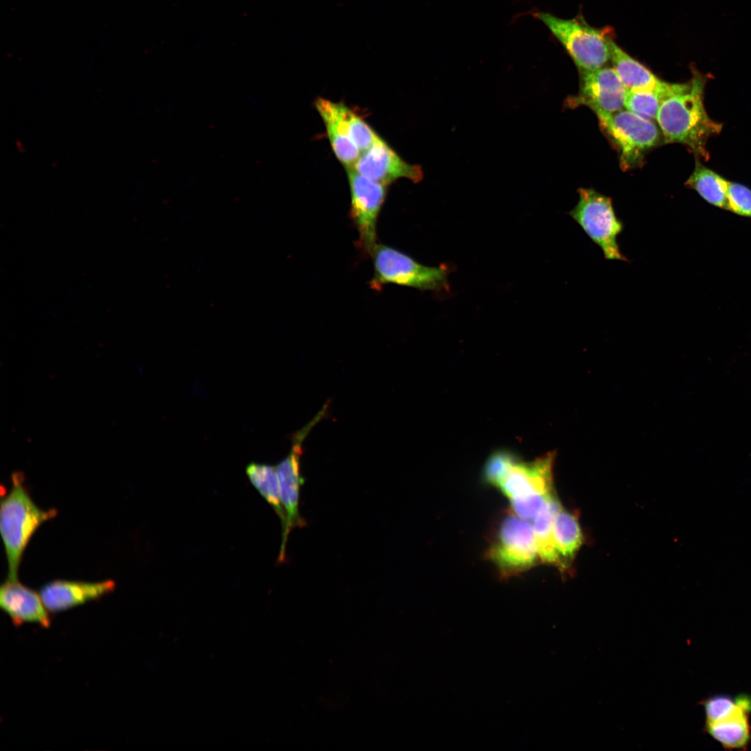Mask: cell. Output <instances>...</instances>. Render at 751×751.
Here are the masks:
<instances>
[{
  "mask_svg": "<svg viewBox=\"0 0 751 751\" xmlns=\"http://www.w3.org/2000/svg\"><path fill=\"white\" fill-rule=\"evenodd\" d=\"M691 77L684 83H671L656 120L666 143L686 146L695 159L707 161L709 139L718 136L723 124L711 119L704 106L705 88L709 74L691 66Z\"/></svg>",
  "mask_w": 751,
  "mask_h": 751,
  "instance_id": "1",
  "label": "cell"
},
{
  "mask_svg": "<svg viewBox=\"0 0 751 751\" xmlns=\"http://www.w3.org/2000/svg\"><path fill=\"white\" fill-rule=\"evenodd\" d=\"M23 474H12L13 485L1 499L0 531L8 562V577L18 579L24 550L35 531L57 514L55 508L43 510L31 499L23 485Z\"/></svg>",
  "mask_w": 751,
  "mask_h": 751,
  "instance_id": "2",
  "label": "cell"
},
{
  "mask_svg": "<svg viewBox=\"0 0 751 751\" xmlns=\"http://www.w3.org/2000/svg\"><path fill=\"white\" fill-rule=\"evenodd\" d=\"M533 16L547 27L579 70L601 68L611 60L613 40L606 31L579 17L565 19L542 11L533 12Z\"/></svg>",
  "mask_w": 751,
  "mask_h": 751,
  "instance_id": "3",
  "label": "cell"
},
{
  "mask_svg": "<svg viewBox=\"0 0 751 751\" xmlns=\"http://www.w3.org/2000/svg\"><path fill=\"white\" fill-rule=\"evenodd\" d=\"M371 256L373 275V289L387 284L413 287L421 290H440L448 287L446 267L421 264L409 255L393 247L378 243Z\"/></svg>",
  "mask_w": 751,
  "mask_h": 751,
  "instance_id": "4",
  "label": "cell"
},
{
  "mask_svg": "<svg viewBox=\"0 0 751 751\" xmlns=\"http://www.w3.org/2000/svg\"><path fill=\"white\" fill-rule=\"evenodd\" d=\"M578 193V203L569 215L601 248L606 259L628 261L617 242L624 223L616 216L611 198L592 188H581Z\"/></svg>",
  "mask_w": 751,
  "mask_h": 751,
  "instance_id": "5",
  "label": "cell"
},
{
  "mask_svg": "<svg viewBox=\"0 0 751 751\" xmlns=\"http://www.w3.org/2000/svg\"><path fill=\"white\" fill-rule=\"evenodd\" d=\"M597 116L601 129L617 146L623 168L639 165L660 140L659 127L653 121L627 109Z\"/></svg>",
  "mask_w": 751,
  "mask_h": 751,
  "instance_id": "6",
  "label": "cell"
},
{
  "mask_svg": "<svg viewBox=\"0 0 751 751\" xmlns=\"http://www.w3.org/2000/svg\"><path fill=\"white\" fill-rule=\"evenodd\" d=\"M488 556L505 576L521 573L532 567L539 555L531 522L515 514L506 516L501 523Z\"/></svg>",
  "mask_w": 751,
  "mask_h": 751,
  "instance_id": "7",
  "label": "cell"
},
{
  "mask_svg": "<svg viewBox=\"0 0 751 751\" xmlns=\"http://www.w3.org/2000/svg\"><path fill=\"white\" fill-rule=\"evenodd\" d=\"M350 192V217L358 232V245L371 256L377 243V223L387 186L346 168Z\"/></svg>",
  "mask_w": 751,
  "mask_h": 751,
  "instance_id": "8",
  "label": "cell"
},
{
  "mask_svg": "<svg viewBox=\"0 0 751 751\" xmlns=\"http://www.w3.org/2000/svg\"><path fill=\"white\" fill-rule=\"evenodd\" d=\"M580 86L570 106H586L596 115L611 113L624 108L627 89L613 67L579 70Z\"/></svg>",
  "mask_w": 751,
  "mask_h": 751,
  "instance_id": "9",
  "label": "cell"
},
{
  "mask_svg": "<svg viewBox=\"0 0 751 751\" xmlns=\"http://www.w3.org/2000/svg\"><path fill=\"white\" fill-rule=\"evenodd\" d=\"M306 432H301L296 438L290 453L276 467L282 505L284 511L285 521L282 526V539L278 556V562L285 560L286 544L291 531L296 527H303L306 522L299 511L300 487L304 479L300 474V442Z\"/></svg>",
  "mask_w": 751,
  "mask_h": 751,
  "instance_id": "10",
  "label": "cell"
},
{
  "mask_svg": "<svg viewBox=\"0 0 751 751\" xmlns=\"http://www.w3.org/2000/svg\"><path fill=\"white\" fill-rule=\"evenodd\" d=\"M555 452L530 462L515 459L498 488L510 501L552 494Z\"/></svg>",
  "mask_w": 751,
  "mask_h": 751,
  "instance_id": "11",
  "label": "cell"
},
{
  "mask_svg": "<svg viewBox=\"0 0 751 751\" xmlns=\"http://www.w3.org/2000/svg\"><path fill=\"white\" fill-rule=\"evenodd\" d=\"M352 168L387 186L401 178L418 183L423 177L420 165L405 161L380 137L360 154Z\"/></svg>",
  "mask_w": 751,
  "mask_h": 751,
  "instance_id": "12",
  "label": "cell"
},
{
  "mask_svg": "<svg viewBox=\"0 0 751 751\" xmlns=\"http://www.w3.org/2000/svg\"><path fill=\"white\" fill-rule=\"evenodd\" d=\"M114 581L97 582L55 580L44 585L40 595L47 609L52 613L67 610L111 593Z\"/></svg>",
  "mask_w": 751,
  "mask_h": 751,
  "instance_id": "13",
  "label": "cell"
},
{
  "mask_svg": "<svg viewBox=\"0 0 751 751\" xmlns=\"http://www.w3.org/2000/svg\"><path fill=\"white\" fill-rule=\"evenodd\" d=\"M0 606L15 626L24 622L37 623L48 628L51 624L49 611L40 594L22 584L18 579H7L0 588Z\"/></svg>",
  "mask_w": 751,
  "mask_h": 751,
  "instance_id": "14",
  "label": "cell"
},
{
  "mask_svg": "<svg viewBox=\"0 0 751 751\" xmlns=\"http://www.w3.org/2000/svg\"><path fill=\"white\" fill-rule=\"evenodd\" d=\"M738 697L734 709L718 720L705 722L706 733L729 750L745 749L751 741V696L740 694Z\"/></svg>",
  "mask_w": 751,
  "mask_h": 751,
  "instance_id": "15",
  "label": "cell"
},
{
  "mask_svg": "<svg viewBox=\"0 0 751 751\" xmlns=\"http://www.w3.org/2000/svg\"><path fill=\"white\" fill-rule=\"evenodd\" d=\"M314 106L321 118L334 155L346 168H353L361 152L350 138L335 108V102L318 97Z\"/></svg>",
  "mask_w": 751,
  "mask_h": 751,
  "instance_id": "16",
  "label": "cell"
},
{
  "mask_svg": "<svg viewBox=\"0 0 751 751\" xmlns=\"http://www.w3.org/2000/svg\"><path fill=\"white\" fill-rule=\"evenodd\" d=\"M611 60L613 69L627 90L655 88L663 82L645 65L626 53L613 40L611 42Z\"/></svg>",
  "mask_w": 751,
  "mask_h": 751,
  "instance_id": "17",
  "label": "cell"
},
{
  "mask_svg": "<svg viewBox=\"0 0 751 751\" xmlns=\"http://www.w3.org/2000/svg\"><path fill=\"white\" fill-rule=\"evenodd\" d=\"M728 179L706 167L696 159L694 170L685 186L695 191L709 204L727 210V186Z\"/></svg>",
  "mask_w": 751,
  "mask_h": 751,
  "instance_id": "18",
  "label": "cell"
},
{
  "mask_svg": "<svg viewBox=\"0 0 751 751\" xmlns=\"http://www.w3.org/2000/svg\"><path fill=\"white\" fill-rule=\"evenodd\" d=\"M562 508L560 501L552 494L532 520L539 558L543 562L558 565L560 562L554 540L553 522Z\"/></svg>",
  "mask_w": 751,
  "mask_h": 751,
  "instance_id": "19",
  "label": "cell"
},
{
  "mask_svg": "<svg viewBox=\"0 0 751 751\" xmlns=\"http://www.w3.org/2000/svg\"><path fill=\"white\" fill-rule=\"evenodd\" d=\"M553 536L563 567L568 560L573 558L583 541L577 517L562 508L554 519Z\"/></svg>",
  "mask_w": 751,
  "mask_h": 751,
  "instance_id": "20",
  "label": "cell"
},
{
  "mask_svg": "<svg viewBox=\"0 0 751 751\" xmlns=\"http://www.w3.org/2000/svg\"><path fill=\"white\" fill-rule=\"evenodd\" d=\"M246 474L252 484L273 508L283 526L285 515L281 502L275 468L268 465L250 463L246 467Z\"/></svg>",
  "mask_w": 751,
  "mask_h": 751,
  "instance_id": "21",
  "label": "cell"
},
{
  "mask_svg": "<svg viewBox=\"0 0 751 751\" xmlns=\"http://www.w3.org/2000/svg\"><path fill=\"white\" fill-rule=\"evenodd\" d=\"M671 83L663 81L655 88L627 90L624 108L649 120L656 118L659 108L669 93Z\"/></svg>",
  "mask_w": 751,
  "mask_h": 751,
  "instance_id": "22",
  "label": "cell"
},
{
  "mask_svg": "<svg viewBox=\"0 0 751 751\" xmlns=\"http://www.w3.org/2000/svg\"><path fill=\"white\" fill-rule=\"evenodd\" d=\"M335 108L350 138L361 153L371 147L380 137L361 116L346 104L335 102Z\"/></svg>",
  "mask_w": 751,
  "mask_h": 751,
  "instance_id": "23",
  "label": "cell"
},
{
  "mask_svg": "<svg viewBox=\"0 0 751 751\" xmlns=\"http://www.w3.org/2000/svg\"><path fill=\"white\" fill-rule=\"evenodd\" d=\"M517 458L512 452L506 449L494 451L487 458L483 468L484 481L498 487L509 467Z\"/></svg>",
  "mask_w": 751,
  "mask_h": 751,
  "instance_id": "24",
  "label": "cell"
},
{
  "mask_svg": "<svg viewBox=\"0 0 751 751\" xmlns=\"http://www.w3.org/2000/svg\"><path fill=\"white\" fill-rule=\"evenodd\" d=\"M727 210L738 216L751 218V189L728 180L727 186Z\"/></svg>",
  "mask_w": 751,
  "mask_h": 751,
  "instance_id": "25",
  "label": "cell"
},
{
  "mask_svg": "<svg viewBox=\"0 0 751 751\" xmlns=\"http://www.w3.org/2000/svg\"><path fill=\"white\" fill-rule=\"evenodd\" d=\"M552 494L549 495H535L510 501L512 510L514 514L521 519L528 522L532 521Z\"/></svg>",
  "mask_w": 751,
  "mask_h": 751,
  "instance_id": "26",
  "label": "cell"
}]
</instances>
